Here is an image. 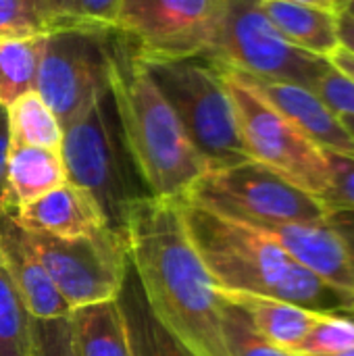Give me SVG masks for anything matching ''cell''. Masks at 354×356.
Listing matches in <instances>:
<instances>
[{"label": "cell", "mask_w": 354, "mask_h": 356, "mask_svg": "<svg viewBox=\"0 0 354 356\" xmlns=\"http://www.w3.org/2000/svg\"><path fill=\"white\" fill-rule=\"evenodd\" d=\"M50 8L61 27L65 25H79L77 23V0H48Z\"/></svg>", "instance_id": "32"}, {"label": "cell", "mask_w": 354, "mask_h": 356, "mask_svg": "<svg viewBox=\"0 0 354 356\" xmlns=\"http://www.w3.org/2000/svg\"><path fill=\"white\" fill-rule=\"evenodd\" d=\"M25 236L71 311L117 298L129 269L125 232L104 225L79 238H54L29 232Z\"/></svg>", "instance_id": "8"}, {"label": "cell", "mask_w": 354, "mask_h": 356, "mask_svg": "<svg viewBox=\"0 0 354 356\" xmlns=\"http://www.w3.org/2000/svg\"><path fill=\"white\" fill-rule=\"evenodd\" d=\"M10 148V138H8V121H6V108L0 106V200L4 192V173H6V156Z\"/></svg>", "instance_id": "33"}, {"label": "cell", "mask_w": 354, "mask_h": 356, "mask_svg": "<svg viewBox=\"0 0 354 356\" xmlns=\"http://www.w3.org/2000/svg\"><path fill=\"white\" fill-rule=\"evenodd\" d=\"M61 156L67 181L98 202L108 227L125 232L131 209L150 194L125 146L108 88L63 127Z\"/></svg>", "instance_id": "4"}, {"label": "cell", "mask_w": 354, "mask_h": 356, "mask_svg": "<svg viewBox=\"0 0 354 356\" xmlns=\"http://www.w3.org/2000/svg\"><path fill=\"white\" fill-rule=\"evenodd\" d=\"M117 8L119 0H77V23L96 29H113Z\"/></svg>", "instance_id": "30"}, {"label": "cell", "mask_w": 354, "mask_h": 356, "mask_svg": "<svg viewBox=\"0 0 354 356\" xmlns=\"http://www.w3.org/2000/svg\"><path fill=\"white\" fill-rule=\"evenodd\" d=\"M255 79L313 90L328 58L292 46L267 19L261 0H225L223 25L211 56Z\"/></svg>", "instance_id": "9"}, {"label": "cell", "mask_w": 354, "mask_h": 356, "mask_svg": "<svg viewBox=\"0 0 354 356\" xmlns=\"http://www.w3.org/2000/svg\"><path fill=\"white\" fill-rule=\"evenodd\" d=\"M338 38L340 46L354 56V19L348 13L338 15Z\"/></svg>", "instance_id": "34"}, {"label": "cell", "mask_w": 354, "mask_h": 356, "mask_svg": "<svg viewBox=\"0 0 354 356\" xmlns=\"http://www.w3.org/2000/svg\"><path fill=\"white\" fill-rule=\"evenodd\" d=\"M56 27L48 0H0V40L46 35Z\"/></svg>", "instance_id": "24"}, {"label": "cell", "mask_w": 354, "mask_h": 356, "mask_svg": "<svg viewBox=\"0 0 354 356\" xmlns=\"http://www.w3.org/2000/svg\"><path fill=\"white\" fill-rule=\"evenodd\" d=\"M330 165V184L321 198L328 215L354 211V156L325 152Z\"/></svg>", "instance_id": "27"}, {"label": "cell", "mask_w": 354, "mask_h": 356, "mask_svg": "<svg viewBox=\"0 0 354 356\" xmlns=\"http://www.w3.org/2000/svg\"><path fill=\"white\" fill-rule=\"evenodd\" d=\"M261 6L292 46L321 58H330L340 48L336 13L290 0H261Z\"/></svg>", "instance_id": "18"}, {"label": "cell", "mask_w": 354, "mask_h": 356, "mask_svg": "<svg viewBox=\"0 0 354 356\" xmlns=\"http://www.w3.org/2000/svg\"><path fill=\"white\" fill-rule=\"evenodd\" d=\"M69 321L79 356H131L117 298L73 309Z\"/></svg>", "instance_id": "20"}, {"label": "cell", "mask_w": 354, "mask_h": 356, "mask_svg": "<svg viewBox=\"0 0 354 356\" xmlns=\"http://www.w3.org/2000/svg\"><path fill=\"white\" fill-rule=\"evenodd\" d=\"M250 81L323 152L354 156V140L344 127L342 117L336 115L313 90L286 81H265L255 77H250Z\"/></svg>", "instance_id": "14"}, {"label": "cell", "mask_w": 354, "mask_h": 356, "mask_svg": "<svg viewBox=\"0 0 354 356\" xmlns=\"http://www.w3.org/2000/svg\"><path fill=\"white\" fill-rule=\"evenodd\" d=\"M221 325L230 356H298L261 338L242 309L221 298Z\"/></svg>", "instance_id": "25"}, {"label": "cell", "mask_w": 354, "mask_h": 356, "mask_svg": "<svg viewBox=\"0 0 354 356\" xmlns=\"http://www.w3.org/2000/svg\"><path fill=\"white\" fill-rule=\"evenodd\" d=\"M33 336L35 356H79L69 315L58 319H33Z\"/></svg>", "instance_id": "29"}, {"label": "cell", "mask_w": 354, "mask_h": 356, "mask_svg": "<svg viewBox=\"0 0 354 356\" xmlns=\"http://www.w3.org/2000/svg\"><path fill=\"white\" fill-rule=\"evenodd\" d=\"M354 346V317L348 313H323L303 342L292 350L298 356L334 355Z\"/></svg>", "instance_id": "26"}, {"label": "cell", "mask_w": 354, "mask_h": 356, "mask_svg": "<svg viewBox=\"0 0 354 356\" xmlns=\"http://www.w3.org/2000/svg\"><path fill=\"white\" fill-rule=\"evenodd\" d=\"M142 63L211 171L250 161L223 75L213 58H142Z\"/></svg>", "instance_id": "5"}, {"label": "cell", "mask_w": 354, "mask_h": 356, "mask_svg": "<svg viewBox=\"0 0 354 356\" xmlns=\"http://www.w3.org/2000/svg\"><path fill=\"white\" fill-rule=\"evenodd\" d=\"M46 35L0 40V106H10L23 94L35 92Z\"/></svg>", "instance_id": "21"}, {"label": "cell", "mask_w": 354, "mask_h": 356, "mask_svg": "<svg viewBox=\"0 0 354 356\" xmlns=\"http://www.w3.org/2000/svg\"><path fill=\"white\" fill-rule=\"evenodd\" d=\"M10 217L29 234L54 238L90 236L108 225L98 202L83 188L71 181L25 204Z\"/></svg>", "instance_id": "15"}, {"label": "cell", "mask_w": 354, "mask_h": 356, "mask_svg": "<svg viewBox=\"0 0 354 356\" xmlns=\"http://www.w3.org/2000/svg\"><path fill=\"white\" fill-rule=\"evenodd\" d=\"M328 225L340 236V240L344 242L351 261L354 265V211H342V213H332L328 215Z\"/></svg>", "instance_id": "31"}, {"label": "cell", "mask_w": 354, "mask_h": 356, "mask_svg": "<svg viewBox=\"0 0 354 356\" xmlns=\"http://www.w3.org/2000/svg\"><path fill=\"white\" fill-rule=\"evenodd\" d=\"M129 263L150 311L194 356H230L221 296L194 250L177 198H142L129 213Z\"/></svg>", "instance_id": "1"}, {"label": "cell", "mask_w": 354, "mask_h": 356, "mask_svg": "<svg viewBox=\"0 0 354 356\" xmlns=\"http://www.w3.org/2000/svg\"><path fill=\"white\" fill-rule=\"evenodd\" d=\"M321 356H354V346L346 348V350H340V353H334V355H321Z\"/></svg>", "instance_id": "38"}, {"label": "cell", "mask_w": 354, "mask_h": 356, "mask_svg": "<svg viewBox=\"0 0 354 356\" xmlns=\"http://www.w3.org/2000/svg\"><path fill=\"white\" fill-rule=\"evenodd\" d=\"M217 292L223 300L244 311V315L248 317V321L261 338L290 353L303 342L309 330L323 315L319 311H311L307 307L280 298L255 296L244 292Z\"/></svg>", "instance_id": "17"}, {"label": "cell", "mask_w": 354, "mask_h": 356, "mask_svg": "<svg viewBox=\"0 0 354 356\" xmlns=\"http://www.w3.org/2000/svg\"><path fill=\"white\" fill-rule=\"evenodd\" d=\"M0 356H35L33 317L0 263Z\"/></svg>", "instance_id": "23"}, {"label": "cell", "mask_w": 354, "mask_h": 356, "mask_svg": "<svg viewBox=\"0 0 354 356\" xmlns=\"http://www.w3.org/2000/svg\"><path fill=\"white\" fill-rule=\"evenodd\" d=\"M290 2H298V4H307V6H315V8H323L330 13H344L348 0H290Z\"/></svg>", "instance_id": "36"}, {"label": "cell", "mask_w": 354, "mask_h": 356, "mask_svg": "<svg viewBox=\"0 0 354 356\" xmlns=\"http://www.w3.org/2000/svg\"><path fill=\"white\" fill-rule=\"evenodd\" d=\"M225 0H119L115 25L142 58H211Z\"/></svg>", "instance_id": "10"}, {"label": "cell", "mask_w": 354, "mask_h": 356, "mask_svg": "<svg viewBox=\"0 0 354 356\" xmlns=\"http://www.w3.org/2000/svg\"><path fill=\"white\" fill-rule=\"evenodd\" d=\"M257 229H263L267 236H271L292 261L309 269L321 282L354 296V265L351 254L328 221L271 225Z\"/></svg>", "instance_id": "12"}, {"label": "cell", "mask_w": 354, "mask_h": 356, "mask_svg": "<svg viewBox=\"0 0 354 356\" xmlns=\"http://www.w3.org/2000/svg\"><path fill=\"white\" fill-rule=\"evenodd\" d=\"M179 200L252 227L328 219L315 196L255 161L204 173Z\"/></svg>", "instance_id": "7"}, {"label": "cell", "mask_w": 354, "mask_h": 356, "mask_svg": "<svg viewBox=\"0 0 354 356\" xmlns=\"http://www.w3.org/2000/svg\"><path fill=\"white\" fill-rule=\"evenodd\" d=\"M342 123H344V127L348 129V134L353 136V140H354V119L353 117H342Z\"/></svg>", "instance_id": "37"}, {"label": "cell", "mask_w": 354, "mask_h": 356, "mask_svg": "<svg viewBox=\"0 0 354 356\" xmlns=\"http://www.w3.org/2000/svg\"><path fill=\"white\" fill-rule=\"evenodd\" d=\"M336 69H340L344 75H348L351 79H354V56L353 54H348L342 46L328 58Z\"/></svg>", "instance_id": "35"}, {"label": "cell", "mask_w": 354, "mask_h": 356, "mask_svg": "<svg viewBox=\"0 0 354 356\" xmlns=\"http://www.w3.org/2000/svg\"><path fill=\"white\" fill-rule=\"evenodd\" d=\"M67 184L61 150L38 146H10L6 156L0 211L15 215L25 204Z\"/></svg>", "instance_id": "16"}, {"label": "cell", "mask_w": 354, "mask_h": 356, "mask_svg": "<svg viewBox=\"0 0 354 356\" xmlns=\"http://www.w3.org/2000/svg\"><path fill=\"white\" fill-rule=\"evenodd\" d=\"M179 202L190 242L217 290L280 298L319 313H346L354 307V296L300 267L263 229Z\"/></svg>", "instance_id": "2"}, {"label": "cell", "mask_w": 354, "mask_h": 356, "mask_svg": "<svg viewBox=\"0 0 354 356\" xmlns=\"http://www.w3.org/2000/svg\"><path fill=\"white\" fill-rule=\"evenodd\" d=\"M108 90L129 156L154 198H184L209 173L177 115L148 75L129 38L108 33Z\"/></svg>", "instance_id": "3"}, {"label": "cell", "mask_w": 354, "mask_h": 356, "mask_svg": "<svg viewBox=\"0 0 354 356\" xmlns=\"http://www.w3.org/2000/svg\"><path fill=\"white\" fill-rule=\"evenodd\" d=\"M0 263L33 319H58L71 313L48 271L31 250L25 232L4 211H0Z\"/></svg>", "instance_id": "13"}, {"label": "cell", "mask_w": 354, "mask_h": 356, "mask_svg": "<svg viewBox=\"0 0 354 356\" xmlns=\"http://www.w3.org/2000/svg\"><path fill=\"white\" fill-rule=\"evenodd\" d=\"M117 305L125 321L131 356H194L154 317L131 263L117 294Z\"/></svg>", "instance_id": "19"}, {"label": "cell", "mask_w": 354, "mask_h": 356, "mask_svg": "<svg viewBox=\"0 0 354 356\" xmlns=\"http://www.w3.org/2000/svg\"><path fill=\"white\" fill-rule=\"evenodd\" d=\"M344 13H348V15H351V17L354 19V0H348V4H346Z\"/></svg>", "instance_id": "39"}, {"label": "cell", "mask_w": 354, "mask_h": 356, "mask_svg": "<svg viewBox=\"0 0 354 356\" xmlns=\"http://www.w3.org/2000/svg\"><path fill=\"white\" fill-rule=\"evenodd\" d=\"M108 33L88 25L46 33L35 92L63 127L108 88Z\"/></svg>", "instance_id": "11"}, {"label": "cell", "mask_w": 354, "mask_h": 356, "mask_svg": "<svg viewBox=\"0 0 354 356\" xmlns=\"http://www.w3.org/2000/svg\"><path fill=\"white\" fill-rule=\"evenodd\" d=\"M313 92L340 117L354 119V79L336 69L330 60L319 73Z\"/></svg>", "instance_id": "28"}, {"label": "cell", "mask_w": 354, "mask_h": 356, "mask_svg": "<svg viewBox=\"0 0 354 356\" xmlns=\"http://www.w3.org/2000/svg\"><path fill=\"white\" fill-rule=\"evenodd\" d=\"M10 146H38L61 150L63 125L38 92L23 94L6 106Z\"/></svg>", "instance_id": "22"}, {"label": "cell", "mask_w": 354, "mask_h": 356, "mask_svg": "<svg viewBox=\"0 0 354 356\" xmlns=\"http://www.w3.org/2000/svg\"><path fill=\"white\" fill-rule=\"evenodd\" d=\"M217 67L234 104L238 131L248 159L271 169L321 202L330 184L325 152L288 121L257 90L246 73L223 63H217Z\"/></svg>", "instance_id": "6"}, {"label": "cell", "mask_w": 354, "mask_h": 356, "mask_svg": "<svg viewBox=\"0 0 354 356\" xmlns=\"http://www.w3.org/2000/svg\"><path fill=\"white\" fill-rule=\"evenodd\" d=\"M346 313H348V315H353V317H354V307L351 309V311H346Z\"/></svg>", "instance_id": "40"}]
</instances>
